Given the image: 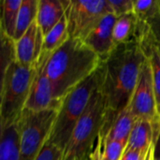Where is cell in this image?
I'll return each instance as SVG.
<instances>
[{"instance_id": "277c9868", "label": "cell", "mask_w": 160, "mask_h": 160, "mask_svg": "<svg viewBox=\"0 0 160 160\" xmlns=\"http://www.w3.org/2000/svg\"><path fill=\"white\" fill-rule=\"evenodd\" d=\"M100 81L101 66L65 98L47 142L65 150L76 124L86 110L92 96L99 88Z\"/></svg>"}, {"instance_id": "7402d4cb", "label": "cell", "mask_w": 160, "mask_h": 160, "mask_svg": "<svg viewBox=\"0 0 160 160\" xmlns=\"http://www.w3.org/2000/svg\"><path fill=\"white\" fill-rule=\"evenodd\" d=\"M141 43V42H140ZM145 56L148 58L153 74L154 89L158 106V112L160 117V54L158 50L148 43H141Z\"/></svg>"}, {"instance_id": "6da1fadb", "label": "cell", "mask_w": 160, "mask_h": 160, "mask_svg": "<svg viewBox=\"0 0 160 160\" xmlns=\"http://www.w3.org/2000/svg\"><path fill=\"white\" fill-rule=\"evenodd\" d=\"M146 56L139 39H132L116 46L101 65V93L106 120L113 119L130 102L140 72Z\"/></svg>"}, {"instance_id": "603a6c76", "label": "cell", "mask_w": 160, "mask_h": 160, "mask_svg": "<svg viewBox=\"0 0 160 160\" xmlns=\"http://www.w3.org/2000/svg\"><path fill=\"white\" fill-rule=\"evenodd\" d=\"M160 13V1L138 0L134 1V14L140 22H145Z\"/></svg>"}, {"instance_id": "83f0119b", "label": "cell", "mask_w": 160, "mask_h": 160, "mask_svg": "<svg viewBox=\"0 0 160 160\" xmlns=\"http://www.w3.org/2000/svg\"><path fill=\"white\" fill-rule=\"evenodd\" d=\"M156 160H157V159H156ZM158 160H160V158H158Z\"/></svg>"}, {"instance_id": "3957f363", "label": "cell", "mask_w": 160, "mask_h": 160, "mask_svg": "<svg viewBox=\"0 0 160 160\" xmlns=\"http://www.w3.org/2000/svg\"><path fill=\"white\" fill-rule=\"evenodd\" d=\"M35 65L25 67L14 60L2 70L1 128L15 124L20 120L30 94L35 74Z\"/></svg>"}, {"instance_id": "52a82bcc", "label": "cell", "mask_w": 160, "mask_h": 160, "mask_svg": "<svg viewBox=\"0 0 160 160\" xmlns=\"http://www.w3.org/2000/svg\"><path fill=\"white\" fill-rule=\"evenodd\" d=\"M69 38L84 41L105 15L112 13L109 0H65Z\"/></svg>"}, {"instance_id": "ba28073f", "label": "cell", "mask_w": 160, "mask_h": 160, "mask_svg": "<svg viewBox=\"0 0 160 160\" xmlns=\"http://www.w3.org/2000/svg\"><path fill=\"white\" fill-rule=\"evenodd\" d=\"M128 105L137 121L145 120L153 123L154 125L160 126L153 74L150 62L147 57L142 66L138 83Z\"/></svg>"}, {"instance_id": "e0dca14e", "label": "cell", "mask_w": 160, "mask_h": 160, "mask_svg": "<svg viewBox=\"0 0 160 160\" xmlns=\"http://www.w3.org/2000/svg\"><path fill=\"white\" fill-rule=\"evenodd\" d=\"M138 19L134 12L118 17L115 21L112 38L116 45L127 42L136 37Z\"/></svg>"}, {"instance_id": "5b68a950", "label": "cell", "mask_w": 160, "mask_h": 160, "mask_svg": "<svg viewBox=\"0 0 160 160\" xmlns=\"http://www.w3.org/2000/svg\"><path fill=\"white\" fill-rule=\"evenodd\" d=\"M105 112V102L98 89L76 124L60 160H75L78 157L92 152L103 125Z\"/></svg>"}, {"instance_id": "ac0fdd59", "label": "cell", "mask_w": 160, "mask_h": 160, "mask_svg": "<svg viewBox=\"0 0 160 160\" xmlns=\"http://www.w3.org/2000/svg\"><path fill=\"white\" fill-rule=\"evenodd\" d=\"M136 38L141 43L151 44L160 54V13L145 22H138Z\"/></svg>"}, {"instance_id": "4fadbf2b", "label": "cell", "mask_w": 160, "mask_h": 160, "mask_svg": "<svg viewBox=\"0 0 160 160\" xmlns=\"http://www.w3.org/2000/svg\"><path fill=\"white\" fill-rule=\"evenodd\" d=\"M65 13V1L39 0L36 21L44 37L60 22Z\"/></svg>"}, {"instance_id": "ffe728a7", "label": "cell", "mask_w": 160, "mask_h": 160, "mask_svg": "<svg viewBox=\"0 0 160 160\" xmlns=\"http://www.w3.org/2000/svg\"><path fill=\"white\" fill-rule=\"evenodd\" d=\"M39 0H22L20 7L14 41L19 39L36 21Z\"/></svg>"}, {"instance_id": "9c48e42d", "label": "cell", "mask_w": 160, "mask_h": 160, "mask_svg": "<svg viewBox=\"0 0 160 160\" xmlns=\"http://www.w3.org/2000/svg\"><path fill=\"white\" fill-rule=\"evenodd\" d=\"M51 55V52L43 51L35 65V74L25 106L26 110L39 112L50 109L59 110L61 107V104L53 98L51 82L46 71V66Z\"/></svg>"}, {"instance_id": "484cf974", "label": "cell", "mask_w": 160, "mask_h": 160, "mask_svg": "<svg viewBox=\"0 0 160 160\" xmlns=\"http://www.w3.org/2000/svg\"><path fill=\"white\" fill-rule=\"evenodd\" d=\"M147 152L141 153V152H137V151H131V150L125 149V152H124L123 156L121 157L120 160H145Z\"/></svg>"}, {"instance_id": "9a60e30c", "label": "cell", "mask_w": 160, "mask_h": 160, "mask_svg": "<svg viewBox=\"0 0 160 160\" xmlns=\"http://www.w3.org/2000/svg\"><path fill=\"white\" fill-rule=\"evenodd\" d=\"M18 122L1 128L0 160H21V142Z\"/></svg>"}, {"instance_id": "5bb4252c", "label": "cell", "mask_w": 160, "mask_h": 160, "mask_svg": "<svg viewBox=\"0 0 160 160\" xmlns=\"http://www.w3.org/2000/svg\"><path fill=\"white\" fill-rule=\"evenodd\" d=\"M160 126L145 120H139L135 123L129 135L126 149L146 153L155 142V134L159 130Z\"/></svg>"}, {"instance_id": "8fae6325", "label": "cell", "mask_w": 160, "mask_h": 160, "mask_svg": "<svg viewBox=\"0 0 160 160\" xmlns=\"http://www.w3.org/2000/svg\"><path fill=\"white\" fill-rule=\"evenodd\" d=\"M116 19L117 17L113 13L105 15L83 41L100 57L102 62L117 46L112 38V30Z\"/></svg>"}, {"instance_id": "8992f818", "label": "cell", "mask_w": 160, "mask_h": 160, "mask_svg": "<svg viewBox=\"0 0 160 160\" xmlns=\"http://www.w3.org/2000/svg\"><path fill=\"white\" fill-rule=\"evenodd\" d=\"M59 110L32 112L24 109L18 122L21 160H35L49 141Z\"/></svg>"}, {"instance_id": "4316f807", "label": "cell", "mask_w": 160, "mask_h": 160, "mask_svg": "<svg viewBox=\"0 0 160 160\" xmlns=\"http://www.w3.org/2000/svg\"><path fill=\"white\" fill-rule=\"evenodd\" d=\"M91 153L92 152L86 153V154H84V155H82L81 157H78L75 160H92V158H91Z\"/></svg>"}, {"instance_id": "7a4b0ae2", "label": "cell", "mask_w": 160, "mask_h": 160, "mask_svg": "<svg viewBox=\"0 0 160 160\" xmlns=\"http://www.w3.org/2000/svg\"><path fill=\"white\" fill-rule=\"evenodd\" d=\"M102 63L82 40L69 38L52 53L46 66L54 99L62 105L65 98L93 75Z\"/></svg>"}, {"instance_id": "2e32d148", "label": "cell", "mask_w": 160, "mask_h": 160, "mask_svg": "<svg viewBox=\"0 0 160 160\" xmlns=\"http://www.w3.org/2000/svg\"><path fill=\"white\" fill-rule=\"evenodd\" d=\"M1 5V35L14 40L22 0H3Z\"/></svg>"}, {"instance_id": "d4e9b609", "label": "cell", "mask_w": 160, "mask_h": 160, "mask_svg": "<svg viewBox=\"0 0 160 160\" xmlns=\"http://www.w3.org/2000/svg\"><path fill=\"white\" fill-rule=\"evenodd\" d=\"M63 152L58 146L47 142L35 160H60Z\"/></svg>"}, {"instance_id": "44dd1931", "label": "cell", "mask_w": 160, "mask_h": 160, "mask_svg": "<svg viewBox=\"0 0 160 160\" xmlns=\"http://www.w3.org/2000/svg\"><path fill=\"white\" fill-rule=\"evenodd\" d=\"M69 39L66 13L60 22L44 37L43 51L52 53Z\"/></svg>"}, {"instance_id": "7c38bea8", "label": "cell", "mask_w": 160, "mask_h": 160, "mask_svg": "<svg viewBox=\"0 0 160 160\" xmlns=\"http://www.w3.org/2000/svg\"><path fill=\"white\" fill-rule=\"evenodd\" d=\"M137 120L131 112L129 105L121 111L113 119L103 121L98 139L116 141L128 143L131 130Z\"/></svg>"}, {"instance_id": "d6986e66", "label": "cell", "mask_w": 160, "mask_h": 160, "mask_svg": "<svg viewBox=\"0 0 160 160\" xmlns=\"http://www.w3.org/2000/svg\"><path fill=\"white\" fill-rule=\"evenodd\" d=\"M127 143L105 139L97 140V146L92 150V160H120L123 156Z\"/></svg>"}, {"instance_id": "30bf717a", "label": "cell", "mask_w": 160, "mask_h": 160, "mask_svg": "<svg viewBox=\"0 0 160 160\" xmlns=\"http://www.w3.org/2000/svg\"><path fill=\"white\" fill-rule=\"evenodd\" d=\"M44 36L35 21L27 31L14 41L15 61L25 67H32L36 64L43 52Z\"/></svg>"}, {"instance_id": "cb8c5ba5", "label": "cell", "mask_w": 160, "mask_h": 160, "mask_svg": "<svg viewBox=\"0 0 160 160\" xmlns=\"http://www.w3.org/2000/svg\"><path fill=\"white\" fill-rule=\"evenodd\" d=\"M112 13L118 18L134 12L133 0H109Z\"/></svg>"}]
</instances>
